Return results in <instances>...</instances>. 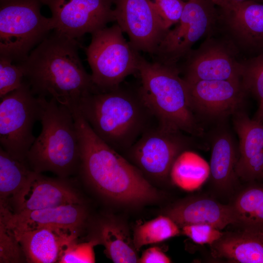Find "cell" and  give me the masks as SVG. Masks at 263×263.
<instances>
[{
    "mask_svg": "<svg viewBox=\"0 0 263 263\" xmlns=\"http://www.w3.org/2000/svg\"><path fill=\"white\" fill-rule=\"evenodd\" d=\"M197 49H192L178 65L186 81L242 80L243 60L225 38L218 39L210 35Z\"/></svg>",
    "mask_w": 263,
    "mask_h": 263,
    "instance_id": "8fae6325",
    "label": "cell"
},
{
    "mask_svg": "<svg viewBox=\"0 0 263 263\" xmlns=\"http://www.w3.org/2000/svg\"><path fill=\"white\" fill-rule=\"evenodd\" d=\"M79 45L54 31L17 64L35 95L54 98L72 111L83 97L97 91L82 65Z\"/></svg>",
    "mask_w": 263,
    "mask_h": 263,
    "instance_id": "7a4b0ae2",
    "label": "cell"
},
{
    "mask_svg": "<svg viewBox=\"0 0 263 263\" xmlns=\"http://www.w3.org/2000/svg\"><path fill=\"white\" fill-rule=\"evenodd\" d=\"M186 82L193 112L212 117L234 114L247 93L242 80Z\"/></svg>",
    "mask_w": 263,
    "mask_h": 263,
    "instance_id": "2e32d148",
    "label": "cell"
},
{
    "mask_svg": "<svg viewBox=\"0 0 263 263\" xmlns=\"http://www.w3.org/2000/svg\"><path fill=\"white\" fill-rule=\"evenodd\" d=\"M179 226L170 218L160 215L137 226L132 236L133 243L137 251L146 245L158 243L178 235Z\"/></svg>",
    "mask_w": 263,
    "mask_h": 263,
    "instance_id": "4316f807",
    "label": "cell"
},
{
    "mask_svg": "<svg viewBox=\"0 0 263 263\" xmlns=\"http://www.w3.org/2000/svg\"><path fill=\"white\" fill-rule=\"evenodd\" d=\"M80 230L45 227L13 234L19 242L26 261L32 263L58 262L65 247L77 239Z\"/></svg>",
    "mask_w": 263,
    "mask_h": 263,
    "instance_id": "ffe728a7",
    "label": "cell"
},
{
    "mask_svg": "<svg viewBox=\"0 0 263 263\" xmlns=\"http://www.w3.org/2000/svg\"><path fill=\"white\" fill-rule=\"evenodd\" d=\"M210 176L209 165L197 153L184 150L175 160L169 173L172 182L191 191L201 187Z\"/></svg>",
    "mask_w": 263,
    "mask_h": 263,
    "instance_id": "d4e9b609",
    "label": "cell"
},
{
    "mask_svg": "<svg viewBox=\"0 0 263 263\" xmlns=\"http://www.w3.org/2000/svg\"><path fill=\"white\" fill-rule=\"evenodd\" d=\"M210 0H188L182 15L172 29L166 33L152 61L177 66L192 49L197 41L215 29L218 10Z\"/></svg>",
    "mask_w": 263,
    "mask_h": 263,
    "instance_id": "9c48e42d",
    "label": "cell"
},
{
    "mask_svg": "<svg viewBox=\"0 0 263 263\" xmlns=\"http://www.w3.org/2000/svg\"><path fill=\"white\" fill-rule=\"evenodd\" d=\"M252 0L263 3V0Z\"/></svg>",
    "mask_w": 263,
    "mask_h": 263,
    "instance_id": "8d00e7d4",
    "label": "cell"
},
{
    "mask_svg": "<svg viewBox=\"0 0 263 263\" xmlns=\"http://www.w3.org/2000/svg\"><path fill=\"white\" fill-rule=\"evenodd\" d=\"M0 222L13 234L45 227L81 230L88 213L83 204H71L20 213L0 206Z\"/></svg>",
    "mask_w": 263,
    "mask_h": 263,
    "instance_id": "e0dca14e",
    "label": "cell"
},
{
    "mask_svg": "<svg viewBox=\"0 0 263 263\" xmlns=\"http://www.w3.org/2000/svg\"><path fill=\"white\" fill-rule=\"evenodd\" d=\"M181 228L183 234L200 244L211 245L222 236L223 233L222 230L205 224L186 225Z\"/></svg>",
    "mask_w": 263,
    "mask_h": 263,
    "instance_id": "d6a6232c",
    "label": "cell"
},
{
    "mask_svg": "<svg viewBox=\"0 0 263 263\" xmlns=\"http://www.w3.org/2000/svg\"><path fill=\"white\" fill-rule=\"evenodd\" d=\"M66 178H52L34 171L24 188L9 202V209L17 213L83 204L80 195Z\"/></svg>",
    "mask_w": 263,
    "mask_h": 263,
    "instance_id": "9a60e30c",
    "label": "cell"
},
{
    "mask_svg": "<svg viewBox=\"0 0 263 263\" xmlns=\"http://www.w3.org/2000/svg\"><path fill=\"white\" fill-rule=\"evenodd\" d=\"M93 240L78 243L76 240L68 244L62 251L58 263H95L94 247L97 245Z\"/></svg>",
    "mask_w": 263,
    "mask_h": 263,
    "instance_id": "f546056e",
    "label": "cell"
},
{
    "mask_svg": "<svg viewBox=\"0 0 263 263\" xmlns=\"http://www.w3.org/2000/svg\"><path fill=\"white\" fill-rule=\"evenodd\" d=\"M78 108L94 133L114 150L126 152L156 120L141 96L139 85L123 84L83 97Z\"/></svg>",
    "mask_w": 263,
    "mask_h": 263,
    "instance_id": "3957f363",
    "label": "cell"
},
{
    "mask_svg": "<svg viewBox=\"0 0 263 263\" xmlns=\"http://www.w3.org/2000/svg\"><path fill=\"white\" fill-rule=\"evenodd\" d=\"M165 27L169 29L180 20L186 2L183 0H150Z\"/></svg>",
    "mask_w": 263,
    "mask_h": 263,
    "instance_id": "1f68e13d",
    "label": "cell"
},
{
    "mask_svg": "<svg viewBox=\"0 0 263 263\" xmlns=\"http://www.w3.org/2000/svg\"><path fill=\"white\" fill-rule=\"evenodd\" d=\"M34 171L26 159L12 155L0 147V204L8 206Z\"/></svg>",
    "mask_w": 263,
    "mask_h": 263,
    "instance_id": "cb8c5ba5",
    "label": "cell"
},
{
    "mask_svg": "<svg viewBox=\"0 0 263 263\" xmlns=\"http://www.w3.org/2000/svg\"><path fill=\"white\" fill-rule=\"evenodd\" d=\"M165 215L180 228L186 225L205 224L222 230L230 225H236L237 222L230 204H223L203 196L193 197L177 203L168 209Z\"/></svg>",
    "mask_w": 263,
    "mask_h": 263,
    "instance_id": "d6986e66",
    "label": "cell"
},
{
    "mask_svg": "<svg viewBox=\"0 0 263 263\" xmlns=\"http://www.w3.org/2000/svg\"><path fill=\"white\" fill-rule=\"evenodd\" d=\"M0 99V147L12 155L26 159L36 139L33 129L39 120V98L24 79L20 87Z\"/></svg>",
    "mask_w": 263,
    "mask_h": 263,
    "instance_id": "ba28073f",
    "label": "cell"
},
{
    "mask_svg": "<svg viewBox=\"0 0 263 263\" xmlns=\"http://www.w3.org/2000/svg\"><path fill=\"white\" fill-rule=\"evenodd\" d=\"M40 0H0V56L18 64L54 30L40 12Z\"/></svg>",
    "mask_w": 263,
    "mask_h": 263,
    "instance_id": "8992f818",
    "label": "cell"
},
{
    "mask_svg": "<svg viewBox=\"0 0 263 263\" xmlns=\"http://www.w3.org/2000/svg\"><path fill=\"white\" fill-rule=\"evenodd\" d=\"M187 139L182 132L157 122L126 152L144 175L164 180L169 176L177 157L185 150Z\"/></svg>",
    "mask_w": 263,
    "mask_h": 263,
    "instance_id": "30bf717a",
    "label": "cell"
},
{
    "mask_svg": "<svg viewBox=\"0 0 263 263\" xmlns=\"http://www.w3.org/2000/svg\"><path fill=\"white\" fill-rule=\"evenodd\" d=\"M258 121L263 122V113L257 119H255Z\"/></svg>",
    "mask_w": 263,
    "mask_h": 263,
    "instance_id": "d590c367",
    "label": "cell"
},
{
    "mask_svg": "<svg viewBox=\"0 0 263 263\" xmlns=\"http://www.w3.org/2000/svg\"><path fill=\"white\" fill-rule=\"evenodd\" d=\"M171 260L158 247H150L139 258V263H169Z\"/></svg>",
    "mask_w": 263,
    "mask_h": 263,
    "instance_id": "836d02e7",
    "label": "cell"
},
{
    "mask_svg": "<svg viewBox=\"0 0 263 263\" xmlns=\"http://www.w3.org/2000/svg\"><path fill=\"white\" fill-rule=\"evenodd\" d=\"M239 226L223 232L210 245L212 256L231 263H263V226Z\"/></svg>",
    "mask_w": 263,
    "mask_h": 263,
    "instance_id": "44dd1931",
    "label": "cell"
},
{
    "mask_svg": "<svg viewBox=\"0 0 263 263\" xmlns=\"http://www.w3.org/2000/svg\"><path fill=\"white\" fill-rule=\"evenodd\" d=\"M240 226H263V187L252 186L241 191L230 204Z\"/></svg>",
    "mask_w": 263,
    "mask_h": 263,
    "instance_id": "484cf974",
    "label": "cell"
},
{
    "mask_svg": "<svg viewBox=\"0 0 263 263\" xmlns=\"http://www.w3.org/2000/svg\"><path fill=\"white\" fill-rule=\"evenodd\" d=\"M41 131L27 153L31 169L38 173L50 171L61 178L78 172L80 149L72 112L53 97H38Z\"/></svg>",
    "mask_w": 263,
    "mask_h": 263,
    "instance_id": "277c9868",
    "label": "cell"
},
{
    "mask_svg": "<svg viewBox=\"0 0 263 263\" xmlns=\"http://www.w3.org/2000/svg\"><path fill=\"white\" fill-rule=\"evenodd\" d=\"M10 58L0 56V97L18 89L24 80L22 69Z\"/></svg>",
    "mask_w": 263,
    "mask_h": 263,
    "instance_id": "f1b7e54d",
    "label": "cell"
},
{
    "mask_svg": "<svg viewBox=\"0 0 263 263\" xmlns=\"http://www.w3.org/2000/svg\"><path fill=\"white\" fill-rule=\"evenodd\" d=\"M49 7L54 30L77 40L115 21L114 0H40Z\"/></svg>",
    "mask_w": 263,
    "mask_h": 263,
    "instance_id": "7c38bea8",
    "label": "cell"
},
{
    "mask_svg": "<svg viewBox=\"0 0 263 263\" xmlns=\"http://www.w3.org/2000/svg\"><path fill=\"white\" fill-rule=\"evenodd\" d=\"M72 112L80 149L78 172L84 181L115 204L136 207L157 200L158 191L142 172L94 133L78 108Z\"/></svg>",
    "mask_w": 263,
    "mask_h": 263,
    "instance_id": "6da1fadb",
    "label": "cell"
},
{
    "mask_svg": "<svg viewBox=\"0 0 263 263\" xmlns=\"http://www.w3.org/2000/svg\"><path fill=\"white\" fill-rule=\"evenodd\" d=\"M89 240L103 245L106 256L115 263H138L139 258L127 227L111 216L99 219L94 225Z\"/></svg>",
    "mask_w": 263,
    "mask_h": 263,
    "instance_id": "7402d4cb",
    "label": "cell"
},
{
    "mask_svg": "<svg viewBox=\"0 0 263 263\" xmlns=\"http://www.w3.org/2000/svg\"></svg>",
    "mask_w": 263,
    "mask_h": 263,
    "instance_id": "74e56055",
    "label": "cell"
},
{
    "mask_svg": "<svg viewBox=\"0 0 263 263\" xmlns=\"http://www.w3.org/2000/svg\"><path fill=\"white\" fill-rule=\"evenodd\" d=\"M115 21L126 33L132 46L151 56L169 30L150 0H114Z\"/></svg>",
    "mask_w": 263,
    "mask_h": 263,
    "instance_id": "5bb4252c",
    "label": "cell"
},
{
    "mask_svg": "<svg viewBox=\"0 0 263 263\" xmlns=\"http://www.w3.org/2000/svg\"><path fill=\"white\" fill-rule=\"evenodd\" d=\"M211 2L219 8L225 7L235 3L248 0H210Z\"/></svg>",
    "mask_w": 263,
    "mask_h": 263,
    "instance_id": "e575fe53",
    "label": "cell"
},
{
    "mask_svg": "<svg viewBox=\"0 0 263 263\" xmlns=\"http://www.w3.org/2000/svg\"><path fill=\"white\" fill-rule=\"evenodd\" d=\"M233 140L225 132L214 139L209 164L210 177L214 186L221 191H228L234 183L235 168L238 160Z\"/></svg>",
    "mask_w": 263,
    "mask_h": 263,
    "instance_id": "603a6c76",
    "label": "cell"
},
{
    "mask_svg": "<svg viewBox=\"0 0 263 263\" xmlns=\"http://www.w3.org/2000/svg\"><path fill=\"white\" fill-rule=\"evenodd\" d=\"M216 25L246 58L263 53V3L252 0L219 8Z\"/></svg>",
    "mask_w": 263,
    "mask_h": 263,
    "instance_id": "4fadbf2b",
    "label": "cell"
},
{
    "mask_svg": "<svg viewBox=\"0 0 263 263\" xmlns=\"http://www.w3.org/2000/svg\"><path fill=\"white\" fill-rule=\"evenodd\" d=\"M242 82L247 93L259 102L257 119L263 113V53L243 60Z\"/></svg>",
    "mask_w": 263,
    "mask_h": 263,
    "instance_id": "83f0119b",
    "label": "cell"
},
{
    "mask_svg": "<svg viewBox=\"0 0 263 263\" xmlns=\"http://www.w3.org/2000/svg\"><path fill=\"white\" fill-rule=\"evenodd\" d=\"M25 257L15 235L0 222V262L19 263ZM26 260V259H25Z\"/></svg>",
    "mask_w": 263,
    "mask_h": 263,
    "instance_id": "4dcf8cb0",
    "label": "cell"
},
{
    "mask_svg": "<svg viewBox=\"0 0 263 263\" xmlns=\"http://www.w3.org/2000/svg\"><path fill=\"white\" fill-rule=\"evenodd\" d=\"M117 24L92 34L85 48L93 82L98 91L119 86L129 75L137 74L141 56L123 36Z\"/></svg>",
    "mask_w": 263,
    "mask_h": 263,
    "instance_id": "52a82bcc",
    "label": "cell"
},
{
    "mask_svg": "<svg viewBox=\"0 0 263 263\" xmlns=\"http://www.w3.org/2000/svg\"><path fill=\"white\" fill-rule=\"evenodd\" d=\"M137 75L143 100L158 123L192 135L202 134L177 66L150 62L141 56Z\"/></svg>",
    "mask_w": 263,
    "mask_h": 263,
    "instance_id": "5b68a950",
    "label": "cell"
},
{
    "mask_svg": "<svg viewBox=\"0 0 263 263\" xmlns=\"http://www.w3.org/2000/svg\"><path fill=\"white\" fill-rule=\"evenodd\" d=\"M233 114L239 138L236 175L245 181L263 178V122L251 119L239 111Z\"/></svg>",
    "mask_w": 263,
    "mask_h": 263,
    "instance_id": "ac0fdd59",
    "label": "cell"
}]
</instances>
